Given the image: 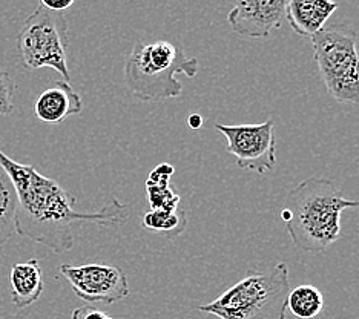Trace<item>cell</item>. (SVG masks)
I'll return each mask as SVG.
<instances>
[{"instance_id": "6da1fadb", "label": "cell", "mask_w": 359, "mask_h": 319, "mask_svg": "<svg viewBox=\"0 0 359 319\" xmlns=\"http://www.w3.org/2000/svg\"><path fill=\"white\" fill-rule=\"evenodd\" d=\"M0 166L11 178L18 194L15 233L46 245L54 253L74 247L80 224L94 223L104 227L120 226L129 218V208L114 198L97 212H79L76 196L40 174L32 165H23L0 151Z\"/></svg>"}, {"instance_id": "7a4b0ae2", "label": "cell", "mask_w": 359, "mask_h": 319, "mask_svg": "<svg viewBox=\"0 0 359 319\" xmlns=\"http://www.w3.org/2000/svg\"><path fill=\"white\" fill-rule=\"evenodd\" d=\"M359 208L348 200L337 183L327 178L310 177L285 196L281 218L292 243L303 252H325L339 240L341 214Z\"/></svg>"}, {"instance_id": "3957f363", "label": "cell", "mask_w": 359, "mask_h": 319, "mask_svg": "<svg viewBox=\"0 0 359 319\" xmlns=\"http://www.w3.org/2000/svg\"><path fill=\"white\" fill-rule=\"evenodd\" d=\"M198 68V60L187 57L178 43L137 42L125 62V81L137 100L160 102L182 95L183 85L177 76L184 74L194 79Z\"/></svg>"}, {"instance_id": "277c9868", "label": "cell", "mask_w": 359, "mask_h": 319, "mask_svg": "<svg viewBox=\"0 0 359 319\" xmlns=\"http://www.w3.org/2000/svg\"><path fill=\"white\" fill-rule=\"evenodd\" d=\"M289 293V267L278 263L266 272L249 273L197 308L218 319H285Z\"/></svg>"}, {"instance_id": "5b68a950", "label": "cell", "mask_w": 359, "mask_h": 319, "mask_svg": "<svg viewBox=\"0 0 359 319\" xmlns=\"http://www.w3.org/2000/svg\"><path fill=\"white\" fill-rule=\"evenodd\" d=\"M318 71L327 94L339 103L359 104L358 36L342 25L310 37Z\"/></svg>"}, {"instance_id": "8992f818", "label": "cell", "mask_w": 359, "mask_h": 319, "mask_svg": "<svg viewBox=\"0 0 359 319\" xmlns=\"http://www.w3.org/2000/svg\"><path fill=\"white\" fill-rule=\"evenodd\" d=\"M68 46V20L65 14L48 10L39 2L18 34L22 65L29 71L53 68L69 83Z\"/></svg>"}, {"instance_id": "52a82bcc", "label": "cell", "mask_w": 359, "mask_h": 319, "mask_svg": "<svg viewBox=\"0 0 359 319\" xmlns=\"http://www.w3.org/2000/svg\"><path fill=\"white\" fill-rule=\"evenodd\" d=\"M218 133L227 140V152L232 154L243 170L266 174L276 165V135L273 118L258 125L226 126L215 123Z\"/></svg>"}, {"instance_id": "ba28073f", "label": "cell", "mask_w": 359, "mask_h": 319, "mask_svg": "<svg viewBox=\"0 0 359 319\" xmlns=\"http://www.w3.org/2000/svg\"><path fill=\"white\" fill-rule=\"evenodd\" d=\"M60 273L67 278L76 297L86 302L114 304L128 298L129 281L123 269L109 264H62Z\"/></svg>"}, {"instance_id": "9c48e42d", "label": "cell", "mask_w": 359, "mask_h": 319, "mask_svg": "<svg viewBox=\"0 0 359 319\" xmlns=\"http://www.w3.org/2000/svg\"><path fill=\"white\" fill-rule=\"evenodd\" d=\"M284 0H249L238 2L227 14L231 28L243 37L269 39L273 29L281 28L285 20Z\"/></svg>"}, {"instance_id": "30bf717a", "label": "cell", "mask_w": 359, "mask_h": 319, "mask_svg": "<svg viewBox=\"0 0 359 319\" xmlns=\"http://www.w3.org/2000/svg\"><path fill=\"white\" fill-rule=\"evenodd\" d=\"M81 109V97L65 80H54L34 102L36 117L46 125H60L68 117L77 116Z\"/></svg>"}, {"instance_id": "8fae6325", "label": "cell", "mask_w": 359, "mask_h": 319, "mask_svg": "<svg viewBox=\"0 0 359 319\" xmlns=\"http://www.w3.org/2000/svg\"><path fill=\"white\" fill-rule=\"evenodd\" d=\"M338 4L327 0H292L285 8V20L301 37H313L338 10Z\"/></svg>"}, {"instance_id": "7c38bea8", "label": "cell", "mask_w": 359, "mask_h": 319, "mask_svg": "<svg viewBox=\"0 0 359 319\" xmlns=\"http://www.w3.org/2000/svg\"><path fill=\"white\" fill-rule=\"evenodd\" d=\"M11 301L15 308H27L42 297L45 290L43 269L37 258L14 264L8 273Z\"/></svg>"}, {"instance_id": "4fadbf2b", "label": "cell", "mask_w": 359, "mask_h": 319, "mask_svg": "<svg viewBox=\"0 0 359 319\" xmlns=\"http://www.w3.org/2000/svg\"><path fill=\"white\" fill-rule=\"evenodd\" d=\"M15 214H18V194L11 178L0 166V247L15 235Z\"/></svg>"}, {"instance_id": "5bb4252c", "label": "cell", "mask_w": 359, "mask_h": 319, "mask_svg": "<svg viewBox=\"0 0 359 319\" xmlns=\"http://www.w3.org/2000/svg\"><path fill=\"white\" fill-rule=\"evenodd\" d=\"M287 308L298 319H313L323 312L324 298L315 285L303 284L290 290L287 297Z\"/></svg>"}, {"instance_id": "9a60e30c", "label": "cell", "mask_w": 359, "mask_h": 319, "mask_svg": "<svg viewBox=\"0 0 359 319\" xmlns=\"http://www.w3.org/2000/svg\"><path fill=\"white\" fill-rule=\"evenodd\" d=\"M143 226L152 232L166 235L168 238H177L187 227V215L182 209L158 210L151 209L143 215Z\"/></svg>"}, {"instance_id": "2e32d148", "label": "cell", "mask_w": 359, "mask_h": 319, "mask_svg": "<svg viewBox=\"0 0 359 319\" xmlns=\"http://www.w3.org/2000/svg\"><path fill=\"white\" fill-rule=\"evenodd\" d=\"M170 182H148L146 179V194L151 209L174 210L180 204V195L170 187Z\"/></svg>"}, {"instance_id": "e0dca14e", "label": "cell", "mask_w": 359, "mask_h": 319, "mask_svg": "<svg viewBox=\"0 0 359 319\" xmlns=\"http://www.w3.org/2000/svg\"><path fill=\"white\" fill-rule=\"evenodd\" d=\"M14 93L13 77L0 68V116H11L14 112Z\"/></svg>"}, {"instance_id": "ac0fdd59", "label": "cell", "mask_w": 359, "mask_h": 319, "mask_svg": "<svg viewBox=\"0 0 359 319\" xmlns=\"http://www.w3.org/2000/svg\"><path fill=\"white\" fill-rule=\"evenodd\" d=\"M174 172L175 169L172 165H169V163H161V165H158L149 172L148 182H170Z\"/></svg>"}, {"instance_id": "d6986e66", "label": "cell", "mask_w": 359, "mask_h": 319, "mask_svg": "<svg viewBox=\"0 0 359 319\" xmlns=\"http://www.w3.org/2000/svg\"><path fill=\"white\" fill-rule=\"evenodd\" d=\"M71 319H114L108 313L102 312V310H97L93 307H77L72 310Z\"/></svg>"}, {"instance_id": "ffe728a7", "label": "cell", "mask_w": 359, "mask_h": 319, "mask_svg": "<svg viewBox=\"0 0 359 319\" xmlns=\"http://www.w3.org/2000/svg\"><path fill=\"white\" fill-rule=\"evenodd\" d=\"M40 4H42L45 8H48V10H51V11L65 13L68 10V8L74 5V0H57V2H54V0H42Z\"/></svg>"}, {"instance_id": "44dd1931", "label": "cell", "mask_w": 359, "mask_h": 319, "mask_svg": "<svg viewBox=\"0 0 359 319\" xmlns=\"http://www.w3.org/2000/svg\"><path fill=\"white\" fill-rule=\"evenodd\" d=\"M187 125L192 129H200L203 126V117L200 114H192V116L187 118Z\"/></svg>"}]
</instances>
